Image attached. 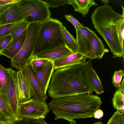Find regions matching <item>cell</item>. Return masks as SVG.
<instances>
[{"label":"cell","mask_w":124,"mask_h":124,"mask_svg":"<svg viewBox=\"0 0 124 124\" xmlns=\"http://www.w3.org/2000/svg\"><path fill=\"white\" fill-rule=\"evenodd\" d=\"M45 3L49 8H57L68 4L66 0H41Z\"/></svg>","instance_id":"obj_29"},{"label":"cell","mask_w":124,"mask_h":124,"mask_svg":"<svg viewBox=\"0 0 124 124\" xmlns=\"http://www.w3.org/2000/svg\"><path fill=\"white\" fill-rule=\"evenodd\" d=\"M48 61L46 59L32 58L29 62L32 69H35L42 66Z\"/></svg>","instance_id":"obj_30"},{"label":"cell","mask_w":124,"mask_h":124,"mask_svg":"<svg viewBox=\"0 0 124 124\" xmlns=\"http://www.w3.org/2000/svg\"><path fill=\"white\" fill-rule=\"evenodd\" d=\"M68 121L70 122V124H78L76 121L74 120H69Z\"/></svg>","instance_id":"obj_40"},{"label":"cell","mask_w":124,"mask_h":124,"mask_svg":"<svg viewBox=\"0 0 124 124\" xmlns=\"http://www.w3.org/2000/svg\"><path fill=\"white\" fill-rule=\"evenodd\" d=\"M88 78L93 91L98 94H101L103 93L104 89L101 81L92 67L90 68L89 71Z\"/></svg>","instance_id":"obj_20"},{"label":"cell","mask_w":124,"mask_h":124,"mask_svg":"<svg viewBox=\"0 0 124 124\" xmlns=\"http://www.w3.org/2000/svg\"><path fill=\"white\" fill-rule=\"evenodd\" d=\"M49 112V107L46 103L31 98L19 104L18 120L21 118H45Z\"/></svg>","instance_id":"obj_7"},{"label":"cell","mask_w":124,"mask_h":124,"mask_svg":"<svg viewBox=\"0 0 124 124\" xmlns=\"http://www.w3.org/2000/svg\"><path fill=\"white\" fill-rule=\"evenodd\" d=\"M100 1L104 3V4H108L110 2V1L107 0H100Z\"/></svg>","instance_id":"obj_39"},{"label":"cell","mask_w":124,"mask_h":124,"mask_svg":"<svg viewBox=\"0 0 124 124\" xmlns=\"http://www.w3.org/2000/svg\"><path fill=\"white\" fill-rule=\"evenodd\" d=\"M124 16L115 12L108 4L98 7L91 16L94 28L104 39L113 54L117 57L124 56V49L118 39L116 25Z\"/></svg>","instance_id":"obj_3"},{"label":"cell","mask_w":124,"mask_h":124,"mask_svg":"<svg viewBox=\"0 0 124 124\" xmlns=\"http://www.w3.org/2000/svg\"><path fill=\"white\" fill-rule=\"evenodd\" d=\"M68 4L72 5L75 11L81 14L85 17L89 12L90 8L97 4L92 0H69Z\"/></svg>","instance_id":"obj_19"},{"label":"cell","mask_w":124,"mask_h":124,"mask_svg":"<svg viewBox=\"0 0 124 124\" xmlns=\"http://www.w3.org/2000/svg\"><path fill=\"white\" fill-rule=\"evenodd\" d=\"M61 29L67 47L73 53H77L78 46L76 39L70 33L63 24L61 26Z\"/></svg>","instance_id":"obj_21"},{"label":"cell","mask_w":124,"mask_h":124,"mask_svg":"<svg viewBox=\"0 0 124 124\" xmlns=\"http://www.w3.org/2000/svg\"><path fill=\"white\" fill-rule=\"evenodd\" d=\"M86 59L79 53H73L68 55L52 61L54 70L78 63L86 61Z\"/></svg>","instance_id":"obj_18"},{"label":"cell","mask_w":124,"mask_h":124,"mask_svg":"<svg viewBox=\"0 0 124 124\" xmlns=\"http://www.w3.org/2000/svg\"><path fill=\"white\" fill-rule=\"evenodd\" d=\"M24 20L41 23L50 18L49 8L41 0H20L17 3Z\"/></svg>","instance_id":"obj_6"},{"label":"cell","mask_w":124,"mask_h":124,"mask_svg":"<svg viewBox=\"0 0 124 124\" xmlns=\"http://www.w3.org/2000/svg\"><path fill=\"white\" fill-rule=\"evenodd\" d=\"M0 124H16L15 120L12 119L5 120L3 118L0 119Z\"/></svg>","instance_id":"obj_36"},{"label":"cell","mask_w":124,"mask_h":124,"mask_svg":"<svg viewBox=\"0 0 124 124\" xmlns=\"http://www.w3.org/2000/svg\"><path fill=\"white\" fill-rule=\"evenodd\" d=\"M91 34L92 39L91 48L85 58L91 60L101 59L108 51L102 41L95 32L91 30Z\"/></svg>","instance_id":"obj_15"},{"label":"cell","mask_w":124,"mask_h":124,"mask_svg":"<svg viewBox=\"0 0 124 124\" xmlns=\"http://www.w3.org/2000/svg\"><path fill=\"white\" fill-rule=\"evenodd\" d=\"M65 17L74 26L75 28L84 26V25L80 23L76 19L71 15H65Z\"/></svg>","instance_id":"obj_33"},{"label":"cell","mask_w":124,"mask_h":124,"mask_svg":"<svg viewBox=\"0 0 124 124\" xmlns=\"http://www.w3.org/2000/svg\"><path fill=\"white\" fill-rule=\"evenodd\" d=\"M103 116V112L100 109L96 110L94 114L93 117L95 118L101 119Z\"/></svg>","instance_id":"obj_34"},{"label":"cell","mask_w":124,"mask_h":124,"mask_svg":"<svg viewBox=\"0 0 124 124\" xmlns=\"http://www.w3.org/2000/svg\"><path fill=\"white\" fill-rule=\"evenodd\" d=\"M23 20L17 3L0 14V25L16 23Z\"/></svg>","instance_id":"obj_14"},{"label":"cell","mask_w":124,"mask_h":124,"mask_svg":"<svg viewBox=\"0 0 124 124\" xmlns=\"http://www.w3.org/2000/svg\"><path fill=\"white\" fill-rule=\"evenodd\" d=\"M113 105L117 110L124 114V93L118 89L114 93L112 98Z\"/></svg>","instance_id":"obj_22"},{"label":"cell","mask_w":124,"mask_h":124,"mask_svg":"<svg viewBox=\"0 0 124 124\" xmlns=\"http://www.w3.org/2000/svg\"><path fill=\"white\" fill-rule=\"evenodd\" d=\"M0 112L2 118L5 120L12 119L15 120L10 114L7 106L0 93Z\"/></svg>","instance_id":"obj_24"},{"label":"cell","mask_w":124,"mask_h":124,"mask_svg":"<svg viewBox=\"0 0 124 124\" xmlns=\"http://www.w3.org/2000/svg\"><path fill=\"white\" fill-rule=\"evenodd\" d=\"M118 89L120 91L123 93H124V78L123 79L121 83L120 84L119 87L118 88Z\"/></svg>","instance_id":"obj_38"},{"label":"cell","mask_w":124,"mask_h":124,"mask_svg":"<svg viewBox=\"0 0 124 124\" xmlns=\"http://www.w3.org/2000/svg\"><path fill=\"white\" fill-rule=\"evenodd\" d=\"M124 76V72L123 70L121 69L115 71L112 78V83L114 86L118 88L119 87Z\"/></svg>","instance_id":"obj_28"},{"label":"cell","mask_w":124,"mask_h":124,"mask_svg":"<svg viewBox=\"0 0 124 124\" xmlns=\"http://www.w3.org/2000/svg\"><path fill=\"white\" fill-rule=\"evenodd\" d=\"M73 53L66 45L43 50L34 54L32 58L53 61Z\"/></svg>","instance_id":"obj_13"},{"label":"cell","mask_w":124,"mask_h":124,"mask_svg":"<svg viewBox=\"0 0 124 124\" xmlns=\"http://www.w3.org/2000/svg\"><path fill=\"white\" fill-rule=\"evenodd\" d=\"M102 103L97 95L88 92L53 98L48 107L55 115V120L69 121L93 117L94 113L100 109Z\"/></svg>","instance_id":"obj_2"},{"label":"cell","mask_w":124,"mask_h":124,"mask_svg":"<svg viewBox=\"0 0 124 124\" xmlns=\"http://www.w3.org/2000/svg\"><path fill=\"white\" fill-rule=\"evenodd\" d=\"M76 39L78 46V52L85 58L90 51L92 44L91 29L86 26L75 28Z\"/></svg>","instance_id":"obj_10"},{"label":"cell","mask_w":124,"mask_h":124,"mask_svg":"<svg viewBox=\"0 0 124 124\" xmlns=\"http://www.w3.org/2000/svg\"><path fill=\"white\" fill-rule=\"evenodd\" d=\"M16 85L19 106L20 104L31 99L32 95L30 84L23 71H17Z\"/></svg>","instance_id":"obj_11"},{"label":"cell","mask_w":124,"mask_h":124,"mask_svg":"<svg viewBox=\"0 0 124 124\" xmlns=\"http://www.w3.org/2000/svg\"><path fill=\"white\" fill-rule=\"evenodd\" d=\"M14 3H11L5 5H0V14L2 13Z\"/></svg>","instance_id":"obj_37"},{"label":"cell","mask_w":124,"mask_h":124,"mask_svg":"<svg viewBox=\"0 0 124 124\" xmlns=\"http://www.w3.org/2000/svg\"><path fill=\"white\" fill-rule=\"evenodd\" d=\"M10 85L8 93L7 105L9 111L15 120H18L19 104L17 91V71L11 69Z\"/></svg>","instance_id":"obj_8"},{"label":"cell","mask_w":124,"mask_h":124,"mask_svg":"<svg viewBox=\"0 0 124 124\" xmlns=\"http://www.w3.org/2000/svg\"><path fill=\"white\" fill-rule=\"evenodd\" d=\"M93 124H103L100 121L94 123Z\"/></svg>","instance_id":"obj_41"},{"label":"cell","mask_w":124,"mask_h":124,"mask_svg":"<svg viewBox=\"0 0 124 124\" xmlns=\"http://www.w3.org/2000/svg\"><path fill=\"white\" fill-rule=\"evenodd\" d=\"M108 124H124L123 114L118 111L115 112L108 120Z\"/></svg>","instance_id":"obj_27"},{"label":"cell","mask_w":124,"mask_h":124,"mask_svg":"<svg viewBox=\"0 0 124 124\" xmlns=\"http://www.w3.org/2000/svg\"><path fill=\"white\" fill-rule=\"evenodd\" d=\"M62 24L59 20L50 18L40 23L33 55L44 50L66 45L62 32Z\"/></svg>","instance_id":"obj_4"},{"label":"cell","mask_w":124,"mask_h":124,"mask_svg":"<svg viewBox=\"0 0 124 124\" xmlns=\"http://www.w3.org/2000/svg\"><path fill=\"white\" fill-rule=\"evenodd\" d=\"M92 60L82 62L56 69L48 88L49 96L57 98L75 94L92 92L88 72Z\"/></svg>","instance_id":"obj_1"},{"label":"cell","mask_w":124,"mask_h":124,"mask_svg":"<svg viewBox=\"0 0 124 124\" xmlns=\"http://www.w3.org/2000/svg\"><path fill=\"white\" fill-rule=\"evenodd\" d=\"M27 77L32 92V98L39 102L46 103L48 99L46 94L42 91L39 83L34 74L30 62L25 66L23 70Z\"/></svg>","instance_id":"obj_9"},{"label":"cell","mask_w":124,"mask_h":124,"mask_svg":"<svg viewBox=\"0 0 124 124\" xmlns=\"http://www.w3.org/2000/svg\"><path fill=\"white\" fill-rule=\"evenodd\" d=\"M124 18H123L117 22L116 25V30L119 41L121 47L124 49L123 44L124 39Z\"/></svg>","instance_id":"obj_25"},{"label":"cell","mask_w":124,"mask_h":124,"mask_svg":"<svg viewBox=\"0 0 124 124\" xmlns=\"http://www.w3.org/2000/svg\"><path fill=\"white\" fill-rule=\"evenodd\" d=\"M11 69L6 68L0 64V93L7 106L8 93L11 80Z\"/></svg>","instance_id":"obj_17"},{"label":"cell","mask_w":124,"mask_h":124,"mask_svg":"<svg viewBox=\"0 0 124 124\" xmlns=\"http://www.w3.org/2000/svg\"><path fill=\"white\" fill-rule=\"evenodd\" d=\"M107 124H108V123H107Z\"/></svg>","instance_id":"obj_43"},{"label":"cell","mask_w":124,"mask_h":124,"mask_svg":"<svg viewBox=\"0 0 124 124\" xmlns=\"http://www.w3.org/2000/svg\"><path fill=\"white\" fill-rule=\"evenodd\" d=\"M27 29L19 36L12 39L7 46L0 51V55L5 56L11 59L17 54L22 48L25 40Z\"/></svg>","instance_id":"obj_16"},{"label":"cell","mask_w":124,"mask_h":124,"mask_svg":"<svg viewBox=\"0 0 124 124\" xmlns=\"http://www.w3.org/2000/svg\"><path fill=\"white\" fill-rule=\"evenodd\" d=\"M20 0H0V5H5L11 3H17Z\"/></svg>","instance_id":"obj_35"},{"label":"cell","mask_w":124,"mask_h":124,"mask_svg":"<svg viewBox=\"0 0 124 124\" xmlns=\"http://www.w3.org/2000/svg\"><path fill=\"white\" fill-rule=\"evenodd\" d=\"M44 118L37 119L21 118L18 120H15L16 124H49Z\"/></svg>","instance_id":"obj_26"},{"label":"cell","mask_w":124,"mask_h":124,"mask_svg":"<svg viewBox=\"0 0 124 124\" xmlns=\"http://www.w3.org/2000/svg\"><path fill=\"white\" fill-rule=\"evenodd\" d=\"M13 39L10 34L4 36L0 38V51L3 50L8 45Z\"/></svg>","instance_id":"obj_31"},{"label":"cell","mask_w":124,"mask_h":124,"mask_svg":"<svg viewBox=\"0 0 124 124\" xmlns=\"http://www.w3.org/2000/svg\"><path fill=\"white\" fill-rule=\"evenodd\" d=\"M29 24L24 20L18 22L10 31V34L12 36L13 39L20 36L27 29Z\"/></svg>","instance_id":"obj_23"},{"label":"cell","mask_w":124,"mask_h":124,"mask_svg":"<svg viewBox=\"0 0 124 124\" xmlns=\"http://www.w3.org/2000/svg\"><path fill=\"white\" fill-rule=\"evenodd\" d=\"M33 69L42 91L46 94L50 79L54 70L53 62L49 61L42 66Z\"/></svg>","instance_id":"obj_12"},{"label":"cell","mask_w":124,"mask_h":124,"mask_svg":"<svg viewBox=\"0 0 124 124\" xmlns=\"http://www.w3.org/2000/svg\"><path fill=\"white\" fill-rule=\"evenodd\" d=\"M39 24L40 23L36 22L29 24L27 28L26 39L22 48L11 59L10 66L18 71H23L32 58L39 30Z\"/></svg>","instance_id":"obj_5"},{"label":"cell","mask_w":124,"mask_h":124,"mask_svg":"<svg viewBox=\"0 0 124 124\" xmlns=\"http://www.w3.org/2000/svg\"><path fill=\"white\" fill-rule=\"evenodd\" d=\"M2 118V116L1 114V113L0 112V119L1 118Z\"/></svg>","instance_id":"obj_42"},{"label":"cell","mask_w":124,"mask_h":124,"mask_svg":"<svg viewBox=\"0 0 124 124\" xmlns=\"http://www.w3.org/2000/svg\"><path fill=\"white\" fill-rule=\"evenodd\" d=\"M17 23L0 25V38L9 34L10 29Z\"/></svg>","instance_id":"obj_32"}]
</instances>
